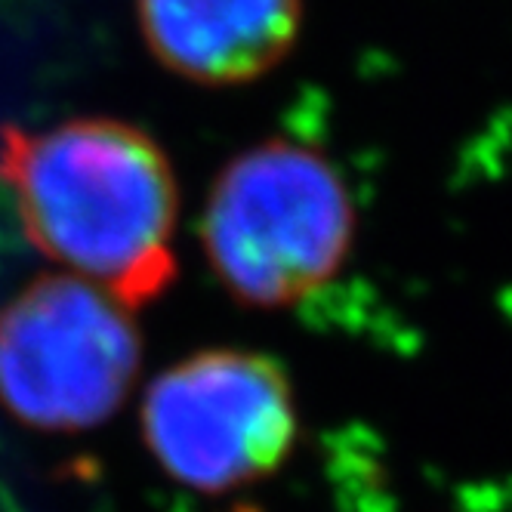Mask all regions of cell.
<instances>
[{"label": "cell", "instance_id": "obj_3", "mask_svg": "<svg viewBox=\"0 0 512 512\" xmlns=\"http://www.w3.org/2000/svg\"><path fill=\"white\" fill-rule=\"evenodd\" d=\"M124 303L78 275H41L0 309V405L44 432L105 423L139 374Z\"/></svg>", "mask_w": 512, "mask_h": 512}, {"label": "cell", "instance_id": "obj_4", "mask_svg": "<svg viewBox=\"0 0 512 512\" xmlns=\"http://www.w3.org/2000/svg\"><path fill=\"white\" fill-rule=\"evenodd\" d=\"M294 432L287 374L260 352H198L164 371L142 401V435L152 454L173 479L207 494L281 466Z\"/></svg>", "mask_w": 512, "mask_h": 512}, {"label": "cell", "instance_id": "obj_2", "mask_svg": "<svg viewBox=\"0 0 512 512\" xmlns=\"http://www.w3.org/2000/svg\"><path fill=\"white\" fill-rule=\"evenodd\" d=\"M201 238L229 294L278 309L331 281L355 238V204L340 170L318 149L269 139L219 170Z\"/></svg>", "mask_w": 512, "mask_h": 512}, {"label": "cell", "instance_id": "obj_5", "mask_svg": "<svg viewBox=\"0 0 512 512\" xmlns=\"http://www.w3.org/2000/svg\"><path fill=\"white\" fill-rule=\"evenodd\" d=\"M300 25L303 0H139L152 56L207 87L263 78L290 53Z\"/></svg>", "mask_w": 512, "mask_h": 512}, {"label": "cell", "instance_id": "obj_1", "mask_svg": "<svg viewBox=\"0 0 512 512\" xmlns=\"http://www.w3.org/2000/svg\"><path fill=\"white\" fill-rule=\"evenodd\" d=\"M0 179L31 244L127 309L173 284L179 189L145 130L115 118L4 127Z\"/></svg>", "mask_w": 512, "mask_h": 512}]
</instances>
